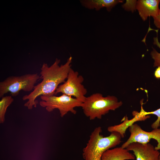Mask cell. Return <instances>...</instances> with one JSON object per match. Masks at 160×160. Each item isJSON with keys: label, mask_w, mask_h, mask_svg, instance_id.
I'll return each instance as SVG.
<instances>
[{"label": "cell", "mask_w": 160, "mask_h": 160, "mask_svg": "<svg viewBox=\"0 0 160 160\" xmlns=\"http://www.w3.org/2000/svg\"><path fill=\"white\" fill-rule=\"evenodd\" d=\"M72 57L70 56L63 65H59L60 60L56 58L50 66L44 63L41 68L40 79L41 81L35 86L29 94L24 95L22 99L28 100L24 106L28 109L36 108L38 103L36 99L39 96H49L55 95L59 86L66 81L71 66Z\"/></svg>", "instance_id": "cell-1"}, {"label": "cell", "mask_w": 160, "mask_h": 160, "mask_svg": "<svg viewBox=\"0 0 160 160\" xmlns=\"http://www.w3.org/2000/svg\"><path fill=\"white\" fill-rule=\"evenodd\" d=\"M101 127H96L91 133L86 146L83 150L84 160H101L103 153L116 147L121 142V137L118 132H111L107 137L101 134Z\"/></svg>", "instance_id": "cell-2"}, {"label": "cell", "mask_w": 160, "mask_h": 160, "mask_svg": "<svg viewBox=\"0 0 160 160\" xmlns=\"http://www.w3.org/2000/svg\"><path fill=\"white\" fill-rule=\"evenodd\" d=\"M122 104L115 96L104 97L101 94L96 93L86 97L81 107L85 115L90 120H93L96 118L101 119L103 116L110 111L115 110Z\"/></svg>", "instance_id": "cell-3"}, {"label": "cell", "mask_w": 160, "mask_h": 160, "mask_svg": "<svg viewBox=\"0 0 160 160\" xmlns=\"http://www.w3.org/2000/svg\"><path fill=\"white\" fill-rule=\"evenodd\" d=\"M40 79V76L37 73L9 76L0 82V97L8 92L12 97H16L20 91H33L35 84Z\"/></svg>", "instance_id": "cell-4"}, {"label": "cell", "mask_w": 160, "mask_h": 160, "mask_svg": "<svg viewBox=\"0 0 160 160\" xmlns=\"http://www.w3.org/2000/svg\"><path fill=\"white\" fill-rule=\"evenodd\" d=\"M40 98L41 100L39 104L41 106L45 108L49 112H52L55 109H58L62 117L69 112L76 114V111L74 108L81 107L83 103L75 98L64 94L59 96H41Z\"/></svg>", "instance_id": "cell-5"}, {"label": "cell", "mask_w": 160, "mask_h": 160, "mask_svg": "<svg viewBox=\"0 0 160 160\" xmlns=\"http://www.w3.org/2000/svg\"><path fill=\"white\" fill-rule=\"evenodd\" d=\"M84 81L82 76L71 68L66 81L59 86L55 95L61 93L73 97L83 103L85 100V95L87 92V89L82 84Z\"/></svg>", "instance_id": "cell-6"}, {"label": "cell", "mask_w": 160, "mask_h": 160, "mask_svg": "<svg viewBox=\"0 0 160 160\" xmlns=\"http://www.w3.org/2000/svg\"><path fill=\"white\" fill-rule=\"evenodd\" d=\"M130 135L129 138L121 146L126 148L130 143L136 142L143 144L148 143L151 139H154L157 142L155 147V149L160 150V128L153 129L151 132L146 131L143 129L137 124H132L129 127Z\"/></svg>", "instance_id": "cell-7"}, {"label": "cell", "mask_w": 160, "mask_h": 160, "mask_svg": "<svg viewBox=\"0 0 160 160\" xmlns=\"http://www.w3.org/2000/svg\"><path fill=\"white\" fill-rule=\"evenodd\" d=\"M126 149L133 152L136 160H159L160 152L149 143L143 144L132 143Z\"/></svg>", "instance_id": "cell-8"}, {"label": "cell", "mask_w": 160, "mask_h": 160, "mask_svg": "<svg viewBox=\"0 0 160 160\" xmlns=\"http://www.w3.org/2000/svg\"><path fill=\"white\" fill-rule=\"evenodd\" d=\"M160 0H138L137 1L136 9L142 20L145 21L149 17L153 18L159 14L160 9Z\"/></svg>", "instance_id": "cell-9"}, {"label": "cell", "mask_w": 160, "mask_h": 160, "mask_svg": "<svg viewBox=\"0 0 160 160\" xmlns=\"http://www.w3.org/2000/svg\"><path fill=\"white\" fill-rule=\"evenodd\" d=\"M134 154L126 148L121 147L110 149L105 151L102 155L101 160H135Z\"/></svg>", "instance_id": "cell-10"}, {"label": "cell", "mask_w": 160, "mask_h": 160, "mask_svg": "<svg viewBox=\"0 0 160 160\" xmlns=\"http://www.w3.org/2000/svg\"><path fill=\"white\" fill-rule=\"evenodd\" d=\"M122 0H81L80 1L82 6L89 9L100 10L103 7L110 12L118 4L123 2Z\"/></svg>", "instance_id": "cell-11"}, {"label": "cell", "mask_w": 160, "mask_h": 160, "mask_svg": "<svg viewBox=\"0 0 160 160\" xmlns=\"http://www.w3.org/2000/svg\"><path fill=\"white\" fill-rule=\"evenodd\" d=\"M14 99L11 95L3 96L0 101V123L5 121V116L7 108L13 102Z\"/></svg>", "instance_id": "cell-12"}, {"label": "cell", "mask_w": 160, "mask_h": 160, "mask_svg": "<svg viewBox=\"0 0 160 160\" xmlns=\"http://www.w3.org/2000/svg\"><path fill=\"white\" fill-rule=\"evenodd\" d=\"M140 117H143L149 114H153L157 116V119L151 125V127L153 129L158 128L160 126V108L158 109L151 112H146L143 109L142 106L140 112L137 113Z\"/></svg>", "instance_id": "cell-13"}, {"label": "cell", "mask_w": 160, "mask_h": 160, "mask_svg": "<svg viewBox=\"0 0 160 160\" xmlns=\"http://www.w3.org/2000/svg\"><path fill=\"white\" fill-rule=\"evenodd\" d=\"M154 44L156 45L160 48V43L157 35L153 38ZM153 50L151 52V55L152 59L154 60L153 67L160 66V53H159L155 49L152 47Z\"/></svg>", "instance_id": "cell-14"}, {"label": "cell", "mask_w": 160, "mask_h": 160, "mask_svg": "<svg viewBox=\"0 0 160 160\" xmlns=\"http://www.w3.org/2000/svg\"><path fill=\"white\" fill-rule=\"evenodd\" d=\"M137 0H126V2L122 5V7L127 11L133 12L136 9Z\"/></svg>", "instance_id": "cell-15"}, {"label": "cell", "mask_w": 160, "mask_h": 160, "mask_svg": "<svg viewBox=\"0 0 160 160\" xmlns=\"http://www.w3.org/2000/svg\"><path fill=\"white\" fill-rule=\"evenodd\" d=\"M154 24L158 28L160 29V10L158 15L153 18Z\"/></svg>", "instance_id": "cell-16"}, {"label": "cell", "mask_w": 160, "mask_h": 160, "mask_svg": "<svg viewBox=\"0 0 160 160\" xmlns=\"http://www.w3.org/2000/svg\"><path fill=\"white\" fill-rule=\"evenodd\" d=\"M154 75L156 78L160 79V66L156 68L154 71Z\"/></svg>", "instance_id": "cell-17"}, {"label": "cell", "mask_w": 160, "mask_h": 160, "mask_svg": "<svg viewBox=\"0 0 160 160\" xmlns=\"http://www.w3.org/2000/svg\"><path fill=\"white\" fill-rule=\"evenodd\" d=\"M159 160H160V156H159Z\"/></svg>", "instance_id": "cell-18"}, {"label": "cell", "mask_w": 160, "mask_h": 160, "mask_svg": "<svg viewBox=\"0 0 160 160\" xmlns=\"http://www.w3.org/2000/svg\"></svg>", "instance_id": "cell-19"}]
</instances>
